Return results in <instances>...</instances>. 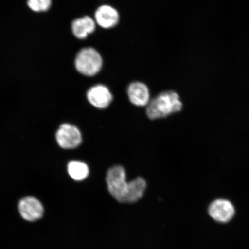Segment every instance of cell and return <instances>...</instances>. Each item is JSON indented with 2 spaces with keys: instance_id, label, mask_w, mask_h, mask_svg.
<instances>
[{
  "instance_id": "12",
  "label": "cell",
  "mask_w": 249,
  "mask_h": 249,
  "mask_svg": "<svg viewBox=\"0 0 249 249\" xmlns=\"http://www.w3.org/2000/svg\"><path fill=\"white\" fill-rule=\"evenodd\" d=\"M67 169L71 178L78 181L85 179L89 176V168L86 163L82 161H71L68 164Z\"/></svg>"
},
{
  "instance_id": "4",
  "label": "cell",
  "mask_w": 249,
  "mask_h": 249,
  "mask_svg": "<svg viewBox=\"0 0 249 249\" xmlns=\"http://www.w3.org/2000/svg\"><path fill=\"white\" fill-rule=\"evenodd\" d=\"M56 140L61 148L73 149L82 143V136L76 126L70 124H64L56 133Z\"/></svg>"
},
{
  "instance_id": "2",
  "label": "cell",
  "mask_w": 249,
  "mask_h": 249,
  "mask_svg": "<svg viewBox=\"0 0 249 249\" xmlns=\"http://www.w3.org/2000/svg\"><path fill=\"white\" fill-rule=\"evenodd\" d=\"M74 65L80 73L91 77L97 74L102 70L103 59L97 50L89 47L78 52Z\"/></svg>"
},
{
  "instance_id": "1",
  "label": "cell",
  "mask_w": 249,
  "mask_h": 249,
  "mask_svg": "<svg viewBox=\"0 0 249 249\" xmlns=\"http://www.w3.org/2000/svg\"><path fill=\"white\" fill-rule=\"evenodd\" d=\"M183 103L175 91H167L160 93L147 105L146 113L149 119L165 118L182 110Z\"/></svg>"
},
{
  "instance_id": "11",
  "label": "cell",
  "mask_w": 249,
  "mask_h": 249,
  "mask_svg": "<svg viewBox=\"0 0 249 249\" xmlns=\"http://www.w3.org/2000/svg\"><path fill=\"white\" fill-rule=\"evenodd\" d=\"M146 188L147 183L142 177H138L128 182L126 202L133 203L138 201L144 195Z\"/></svg>"
},
{
  "instance_id": "5",
  "label": "cell",
  "mask_w": 249,
  "mask_h": 249,
  "mask_svg": "<svg viewBox=\"0 0 249 249\" xmlns=\"http://www.w3.org/2000/svg\"><path fill=\"white\" fill-rule=\"evenodd\" d=\"M208 213L214 220L220 223H226L231 220L235 214V208L229 200L217 199L210 205Z\"/></svg>"
},
{
  "instance_id": "9",
  "label": "cell",
  "mask_w": 249,
  "mask_h": 249,
  "mask_svg": "<svg viewBox=\"0 0 249 249\" xmlns=\"http://www.w3.org/2000/svg\"><path fill=\"white\" fill-rule=\"evenodd\" d=\"M71 31L74 36L79 39H85L94 33L96 23L94 18L85 16L76 18L71 23Z\"/></svg>"
},
{
  "instance_id": "10",
  "label": "cell",
  "mask_w": 249,
  "mask_h": 249,
  "mask_svg": "<svg viewBox=\"0 0 249 249\" xmlns=\"http://www.w3.org/2000/svg\"><path fill=\"white\" fill-rule=\"evenodd\" d=\"M127 95L130 102L137 107H145L149 102L148 87L141 82H134L127 89Z\"/></svg>"
},
{
  "instance_id": "6",
  "label": "cell",
  "mask_w": 249,
  "mask_h": 249,
  "mask_svg": "<svg viewBox=\"0 0 249 249\" xmlns=\"http://www.w3.org/2000/svg\"><path fill=\"white\" fill-rule=\"evenodd\" d=\"M119 12L110 5H102L95 11L94 20L99 27L110 29L117 26L120 21Z\"/></svg>"
},
{
  "instance_id": "3",
  "label": "cell",
  "mask_w": 249,
  "mask_h": 249,
  "mask_svg": "<svg viewBox=\"0 0 249 249\" xmlns=\"http://www.w3.org/2000/svg\"><path fill=\"white\" fill-rule=\"evenodd\" d=\"M107 183L110 195L120 202H126L128 189L125 170L121 166L110 168L107 173Z\"/></svg>"
},
{
  "instance_id": "7",
  "label": "cell",
  "mask_w": 249,
  "mask_h": 249,
  "mask_svg": "<svg viewBox=\"0 0 249 249\" xmlns=\"http://www.w3.org/2000/svg\"><path fill=\"white\" fill-rule=\"evenodd\" d=\"M18 210L21 217L30 222L41 218L44 212L42 204L37 199L32 197L22 199L18 205Z\"/></svg>"
},
{
  "instance_id": "8",
  "label": "cell",
  "mask_w": 249,
  "mask_h": 249,
  "mask_svg": "<svg viewBox=\"0 0 249 249\" xmlns=\"http://www.w3.org/2000/svg\"><path fill=\"white\" fill-rule=\"evenodd\" d=\"M87 97L93 107L100 109L107 107L113 99L110 90L102 85L92 87L87 92Z\"/></svg>"
},
{
  "instance_id": "13",
  "label": "cell",
  "mask_w": 249,
  "mask_h": 249,
  "mask_svg": "<svg viewBox=\"0 0 249 249\" xmlns=\"http://www.w3.org/2000/svg\"><path fill=\"white\" fill-rule=\"evenodd\" d=\"M52 0H29L28 5L34 12H40L48 11L51 7Z\"/></svg>"
}]
</instances>
